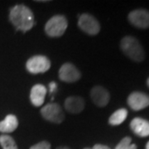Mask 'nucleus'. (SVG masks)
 Listing matches in <instances>:
<instances>
[{
  "label": "nucleus",
  "instance_id": "f257e3e1",
  "mask_svg": "<svg viewBox=\"0 0 149 149\" xmlns=\"http://www.w3.org/2000/svg\"><path fill=\"white\" fill-rule=\"evenodd\" d=\"M9 19L17 30L22 32L30 31L35 23L32 10L22 4H17L11 8Z\"/></svg>",
  "mask_w": 149,
  "mask_h": 149
},
{
  "label": "nucleus",
  "instance_id": "f03ea898",
  "mask_svg": "<svg viewBox=\"0 0 149 149\" xmlns=\"http://www.w3.org/2000/svg\"><path fill=\"white\" fill-rule=\"evenodd\" d=\"M120 47L123 52L134 61L140 62L145 58L143 48L135 37L131 36L123 37L120 42Z\"/></svg>",
  "mask_w": 149,
  "mask_h": 149
},
{
  "label": "nucleus",
  "instance_id": "7ed1b4c3",
  "mask_svg": "<svg viewBox=\"0 0 149 149\" xmlns=\"http://www.w3.org/2000/svg\"><path fill=\"white\" fill-rule=\"evenodd\" d=\"M68 27V22L65 17L56 15L51 17L45 26V32L51 37H61Z\"/></svg>",
  "mask_w": 149,
  "mask_h": 149
},
{
  "label": "nucleus",
  "instance_id": "20e7f679",
  "mask_svg": "<svg viewBox=\"0 0 149 149\" xmlns=\"http://www.w3.org/2000/svg\"><path fill=\"white\" fill-rule=\"evenodd\" d=\"M27 70L32 74H39L47 71L51 67L50 60L45 56H34L28 59L26 64Z\"/></svg>",
  "mask_w": 149,
  "mask_h": 149
},
{
  "label": "nucleus",
  "instance_id": "39448f33",
  "mask_svg": "<svg viewBox=\"0 0 149 149\" xmlns=\"http://www.w3.org/2000/svg\"><path fill=\"white\" fill-rule=\"evenodd\" d=\"M41 113L46 120L55 123H61L64 120V113L61 106L56 103H50L41 109Z\"/></svg>",
  "mask_w": 149,
  "mask_h": 149
},
{
  "label": "nucleus",
  "instance_id": "423d86ee",
  "mask_svg": "<svg viewBox=\"0 0 149 149\" xmlns=\"http://www.w3.org/2000/svg\"><path fill=\"white\" fill-rule=\"evenodd\" d=\"M78 26L83 32L90 35H96L100 30V25L97 19L88 13L82 14L80 17Z\"/></svg>",
  "mask_w": 149,
  "mask_h": 149
},
{
  "label": "nucleus",
  "instance_id": "0eeeda50",
  "mask_svg": "<svg viewBox=\"0 0 149 149\" xmlns=\"http://www.w3.org/2000/svg\"><path fill=\"white\" fill-rule=\"evenodd\" d=\"M80 77L81 74L79 70L71 63H65L59 70L60 80L66 83H74L80 80Z\"/></svg>",
  "mask_w": 149,
  "mask_h": 149
},
{
  "label": "nucleus",
  "instance_id": "6e6552de",
  "mask_svg": "<svg viewBox=\"0 0 149 149\" xmlns=\"http://www.w3.org/2000/svg\"><path fill=\"white\" fill-rule=\"evenodd\" d=\"M128 21L135 27L146 29L149 27V12L145 9L132 11L128 16Z\"/></svg>",
  "mask_w": 149,
  "mask_h": 149
},
{
  "label": "nucleus",
  "instance_id": "1a4fd4ad",
  "mask_svg": "<svg viewBox=\"0 0 149 149\" xmlns=\"http://www.w3.org/2000/svg\"><path fill=\"white\" fill-rule=\"evenodd\" d=\"M128 104L133 110H142L149 106V95L142 92H133L128 96Z\"/></svg>",
  "mask_w": 149,
  "mask_h": 149
},
{
  "label": "nucleus",
  "instance_id": "9d476101",
  "mask_svg": "<svg viewBox=\"0 0 149 149\" xmlns=\"http://www.w3.org/2000/svg\"><path fill=\"white\" fill-rule=\"evenodd\" d=\"M91 97L94 104L99 107H104L109 101V93L102 86L94 87L91 92Z\"/></svg>",
  "mask_w": 149,
  "mask_h": 149
},
{
  "label": "nucleus",
  "instance_id": "9b49d317",
  "mask_svg": "<svg viewBox=\"0 0 149 149\" xmlns=\"http://www.w3.org/2000/svg\"><path fill=\"white\" fill-rule=\"evenodd\" d=\"M130 128L133 133L139 137L145 138L149 136V121L144 118H133L130 123Z\"/></svg>",
  "mask_w": 149,
  "mask_h": 149
},
{
  "label": "nucleus",
  "instance_id": "f8f14e48",
  "mask_svg": "<svg viewBox=\"0 0 149 149\" xmlns=\"http://www.w3.org/2000/svg\"><path fill=\"white\" fill-rule=\"evenodd\" d=\"M47 88L44 85L40 84L34 85L30 93V100L32 104L37 107L42 105L47 95Z\"/></svg>",
  "mask_w": 149,
  "mask_h": 149
},
{
  "label": "nucleus",
  "instance_id": "ddd939ff",
  "mask_svg": "<svg viewBox=\"0 0 149 149\" xmlns=\"http://www.w3.org/2000/svg\"><path fill=\"white\" fill-rule=\"evenodd\" d=\"M65 108L71 113H79L85 108V100L80 96H70L65 101Z\"/></svg>",
  "mask_w": 149,
  "mask_h": 149
},
{
  "label": "nucleus",
  "instance_id": "4468645a",
  "mask_svg": "<svg viewBox=\"0 0 149 149\" xmlns=\"http://www.w3.org/2000/svg\"><path fill=\"white\" fill-rule=\"evenodd\" d=\"M18 126V121L15 115L8 114L6 118L0 122V132L3 133H13L15 131Z\"/></svg>",
  "mask_w": 149,
  "mask_h": 149
},
{
  "label": "nucleus",
  "instance_id": "2eb2a0df",
  "mask_svg": "<svg viewBox=\"0 0 149 149\" xmlns=\"http://www.w3.org/2000/svg\"><path fill=\"white\" fill-rule=\"evenodd\" d=\"M128 116V110L126 109H119L113 113L109 118V123L113 126H116L121 124Z\"/></svg>",
  "mask_w": 149,
  "mask_h": 149
},
{
  "label": "nucleus",
  "instance_id": "dca6fc26",
  "mask_svg": "<svg viewBox=\"0 0 149 149\" xmlns=\"http://www.w3.org/2000/svg\"><path fill=\"white\" fill-rule=\"evenodd\" d=\"M0 145L3 149H18L14 139L8 135L0 136Z\"/></svg>",
  "mask_w": 149,
  "mask_h": 149
},
{
  "label": "nucleus",
  "instance_id": "f3484780",
  "mask_svg": "<svg viewBox=\"0 0 149 149\" xmlns=\"http://www.w3.org/2000/svg\"><path fill=\"white\" fill-rule=\"evenodd\" d=\"M132 139L129 137H125L119 142V143L116 146L115 149H137V146L135 144L131 143Z\"/></svg>",
  "mask_w": 149,
  "mask_h": 149
},
{
  "label": "nucleus",
  "instance_id": "a211bd4d",
  "mask_svg": "<svg viewBox=\"0 0 149 149\" xmlns=\"http://www.w3.org/2000/svg\"><path fill=\"white\" fill-rule=\"evenodd\" d=\"M30 149H51V144L47 141H42L32 146Z\"/></svg>",
  "mask_w": 149,
  "mask_h": 149
},
{
  "label": "nucleus",
  "instance_id": "6ab92c4d",
  "mask_svg": "<svg viewBox=\"0 0 149 149\" xmlns=\"http://www.w3.org/2000/svg\"><path fill=\"white\" fill-rule=\"evenodd\" d=\"M92 149H110V148H109L105 145H102V144H95Z\"/></svg>",
  "mask_w": 149,
  "mask_h": 149
},
{
  "label": "nucleus",
  "instance_id": "aec40b11",
  "mask_svg": "<svg viewBox=\"0 0 149 149\" xmlns=\"http://www.w3.org/2000/svg\"><path fill=\"white\" fill-rule=\"evenodd\" d=\"M49 88H50V92H51V93L53 92V91L56 89V82H52V83H50Z\"/></svg>",
  "mask_w": 149,
  "mask_h": 149
},
{
  "label": "nucleus",
  "instance_id": "412c9836",
  "mask_svg": "<svg viewBox=\"0 0 149 149\" xmlns=\"http://www.w3.org/2000/svg\"><path fill=\"white\" fill-rule=\"evenodd\" d=\"M56 149H70L68 147H58Z\"/></svg>",
  "mask_w": 149,
  "mask_h": 149
},
{
  "label": "nucleus",
  "instance_id": "4be33fe9",
  "mask_svg": "<svg viewBox=\"0 0 149 149\" xmlns=\"http://www.w3.org/2000/svg\"><path fill=\"white\" fill-rule=\"evenodd\" d=\"M146 149H149V141L148 142V143L146 145Z\"/></svg>",
  "mask_w": 149,
  "mask_h": 149
},
{
  "label": "nucleus",
  "instance_id": "5701e85b",
  "mask_svg": "<svg viewBox=\"0 0 149 149\" xmlns=\"http://www.w3.org/2000/svg\"><path fill=\"white\" fill-rule=\"evenodd\" d=\"M147 84H148V86L149 87V78L148 79V80H147Z\"/></svg>",
  "mask_w": 149,
  "mask_h": 149
},
{
  "label": "nucleus",
  "instance_id": "b1692460",
  "mask_svg": "<svg viewBox=\"0 0 149 149\" xmlns=\"http://www.w3.org/2000/svg\"><path fill=\"white\" fill-rule=\"evenodd\" d=\"M84 149H91V148H84Z\"/></svg>",
  "mask_w": 149,
  "mask_h": 149
}]
</instances>
